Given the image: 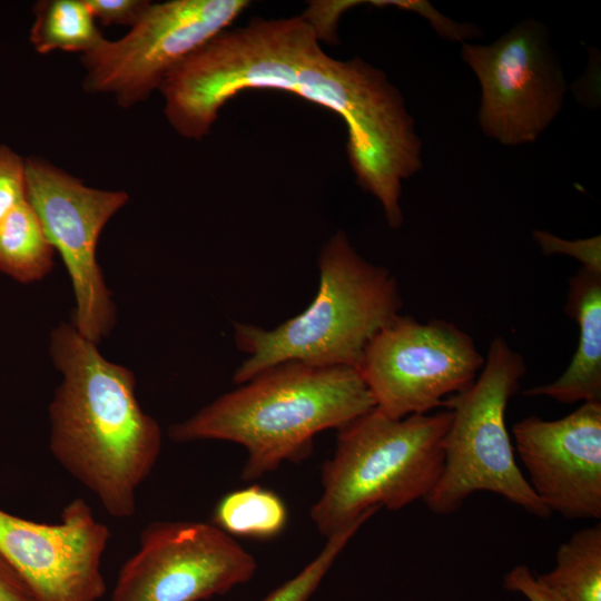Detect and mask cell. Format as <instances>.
Segmentation results:
<instances>
[{
  "label": "cell",
  "instance_id": "cell-9",
  "mask_svg": "<svg viewBox=\"0 0 601 601\" xmlns=\"http://www.w3.org/2000/svg\"><path fill=\"white\" fill-rule=\"evenodd\" d=\"M461 57L479 80V124L487 137L530 144L560 114L566 83L542 23L520 21L490 45L464 42Z\"/></svg>",
  "mask_w": 601,
  "mask_h": 601
},
{
  "label": "cell",
  "instance_id": "cell-10",
  "mask_svg": "<svg viewBox=\"0 0 601 601\" xmlns=\"http://www.w3.org/2000/svg\"><path fill=\"white\" fill-rule=\"evenodd\" d=\"M27 199L69 273L73 326L98 344L115 325L116 309L96 259L106 224L129 199L124 190L89 187L41 158H26Z\"/></svg>",
  "mask_w": 601,
  "mask_h": 601
},
{
  "label": "cell",
  "instance_id": "cell-24",
  "mask_svg": "<svg viewBox=\"0 0 601 601\" xmlns=\"http://www.w3.org/2000/svg\"><path fill=\"white\" fill-rule=\"evenodd\" d=\"M95 20L104 26L131 28L146 11L148 0H85Z\"/></svg>",
  "mask_w": 601,
  "mask_h": 601
},
{
  "label": "cell",
  "instance_id": "cell-13",
  "mask_svg": "<svg viewBox=\"0 0 601 601\" xmlns=\"http://www.w3.org/2000/svg\"><path fill=\"white\" fill-rule=\"evenodd\" d=\"M532 490L566 519L601 518V402L558 420L531 415L513 425Z\"/></svg>",
  "mask_w": 601,
  "mask_h": 601
},
{
  "label": "cell",
  "instance_id": "cell-25",
  "mask_svg": "<svg viewBox=\"0 0 601 601\" xmlns=\"http://www.w3.org/2000/svg\"><path fill=\"white\" fill-rule=\"evenodd\" d=\"M504 587L522 593L529 601H559L525 565H518L504 579Z\"/></svg>",
  "mask_w": 601,
  "mask_h": 601
},
{
  "label": "cell",
  "instance_id": "cell-8",
  "mask_svg": "<svg viewBox=\"0 0 601 601\" xmlns=\"http://www.w3.org/2000/svg\"><path fill=\"white\" fill-rule=\"evenodd\" d=\"M249 7L246 0H170L148 6L129 32L104 39L81 57L82 88L130 108L147 100L166 76L224 32Z\"/></svg>",
  "mask_w": 601,
  "mask_h": 601
},
{
  "label": "cell",
  "instance_id": "cell-1",
  "mask_svg": "<svg viewBox=\"0 0 601 601\" xmlns=\"http://www.w3.org/2000/svg\"><path fill=\"white\" fill-rule=\"evenodd\" d=\"M246 89L287 91L339 115L357 183L378 200L388 225L403 220L402 181L422 168V144L402 95L382 70L361 58L326 55L302 16L256 18L211 39L159 87L168 122L194 140Z\"/></svg>",
  "mask_w": 601,
  "mask_h": 601
},
{
  "label": "cell",
  "instance_id": "cell-22",
  "mask_svg": "<svg viewBox=\"0 0 601 601\" xmlns=\"http://www.w3.org/2000/svg\"><path fill=\"white\" fill-rule=\"evenodd\" d=\"M26 198V159L0 145V220Z\"/></svg>",
  "mask_w": 601,
  "mask_h": 601
},
{
  "label": "cell",
  "instance_id": "cell-16",
  "mask_svg": "<svg viewBox=\"0 0 601 601\" xmlns=\"http://www.w3.org/2000/svg\"><path fill=\"white\" fill-rule=\"evenodd\" d=\"M538 578L559 601H601V525L573 533L558 549L555 568Z\"/></svg>",
  "mask_w": 601,
  "mask_h": 601
},
{
  "label": "cell",
  "instance_id": "cell-14",
  "mask_svg": "<svg viewBox=\"0 0 601 601\" xmlns=\"http://www.w3.org/2000/svg\"><path fill=\"white\" fill-rule=\"evenodd\" d=\"M565 312L579 328L577 349L555 381L528 388L526 396L561 403L601 402V275L580 268L569 280Z\"/></svg>",
  "mask_w": 601,
  "mask_h": 601
},
{
  "label": "cell",
  "instance_id": "cell-5",
  "mask_svg": "<svg viewBox=\"0 0 601 601\" xmlns=\"http://www.w3.org/2000/svg\"><path fill=\"white\" fill-rule=\"evenodd\" d=\"M451 420L447 408L392 418L374 407L341 427L311 510L319 533L328 538L368 512L424 500L441 476Z\"/></svg>",
  "mask_w": 601,
  "mask_h": 601
},
{
  "label": "cell",
  "instance_id": "cell-19",
  "mask_svg": "<svg viewBox=\"0 0 601 601\" xmlns=\"http://www.w3.org/2000/svg\"><path fill=\"white\" fill-rule=\"evenodd\" d=\"M375 512H370L327 538L319 554L298 574L262 601H308L348 541Z\"/></svg>",
  "mask_w": 601,
  "mask_h": 601
},
{
  "label": "cell",
  "instance_id": "cell-23",
  "mask_svg": "<svg viewBox=\"0 0 601 601\" xmlns=\"http://www.w3.org/2000/svg\"><path fill=\"white\" fill-rule=\"evenodd\" d=\"M361 3H365V1H312L302 17L312 26L319 41L336 42V27L339 17Z\"/></svg>",
  "mask_w": 601,
  "mask_h": 601
},
{
  "label": "cell",
  "instance_id": "cell-2",
  "mask_svg": "<svg viewBox=\"0 0 601 601\" xmlns=\"http://www.w3.org/2000/svg\"><path fill=\"white\" fill-rule=\"evenodd\" d=\"M50 354L62 374L49 405L50 451L110 516L131 518L136 491L160 454L159 424L140 407L134 373L73 325L52 331Z\"/></svg>",
  "mask_w": 601,
  "mask_h": 601
},
{
  "label": "cell",
  "instance_id": "cell-12",
  "mask_svg": "<svg viewBox=\"0 0 601 601\" xmlns=\"http://www.w3.org/2000/svg\"><path fill=\"white\" fill-rule=\"evenodd\" d=\"M109 529L88 503H68L58 523L35 522L0 509V553L33 601H98L106 593L101 559Z\"/></svg>",
  "mask_w": 601,
  "mask_h": 601
},
{
  "label": "cell",
  "instance_id": "cell-4",
  "mask_svg": "<svg viewBox=\"0 0 601 601\" xmlns=\"http://www.w3.org/2000/svg\"><path fill=\"white\" fill-rule=\"evenodd\" d=\"M319 286L311 305L273 329L235 324V344L247 358L233 381L244 384L277 364L357 367L373 336L400 315L397 282L363 258L342 230L318 256Z\"/></svg>",
  "mask_w": 601,
  "mask_h": 601
},
{
  "label": "cell",
  "instance_id": "cell-21",
  "mask_svg": "<svg viewBox=\"0 0 601 601\" xmlns=\"http://www.w3.org/2000/svg\"><path fill=\"white\" fill-rule=\"evenodd\" d=\"M368 3L380 8L396 7L420 14L427 20L436 33L450 41L464 43L469 39L481 36V30L476 26L467 22H456L441 13L425 0H372Z\"/></svg>",
  "mask_w": 601,
  "mask_h": 601
},
{
  "label": "cell",
  "instance_id": "cell-11",
  "mask_svg": "<svg viewBox=\"0 0 601 601\" xmlns=\"http://www.w3.org/2000/svg\"><path fill=\"white\" fill-rule=\"evenodd\" d=\"M255 558L214 523L156 521L121 566L110 601H201L247 582Z\"/></svg>",
  "mask_w": 601,
  "mask_h": 601
},
{
  "label": "cell",
  "instance_id": "cell-20",
  "mask_svg": "<svg viewBox=\"0 0 601 601\" xmlns=\"http://www.w3.org/2000/svg\"><path fill=\"white\" fill-rule=\"evenodd\" d=\"M533 239L545 256L566 255L582 264L583 269L601 275V237L568 240L545 230H533Z\"/></svg>",
  "mask_w": 601,
  "mask_h": 601
},
{
  "label": "cell",
  "instance_id": "cell-17",
  "mask_svg": "<svg viewBox=\"0 0 601 601\" xmlns=\"http://www.w3.org/2000/svg\"><path fill=\"white\" fill-rule=\"evenodd\" d=\"M104 39L85 0H45L35 6L29 40L38 53L61 50L83 55Z\"/></svg>",
  "mask_w": 601,
  "mask_h": 601
},
{
  "label": "cell",
  "instance_id": "cell-26",
  "mask_svg": "<svg viewBox=\"0 0 601 601\" xmlns=\"http://www.w3.org/2000/svg\"><path fill=\"white\" fill-rule=\"evenodd\" d=\"M0 601H33L32 593L26 582L1 553Z\"/></svg>",
  "mask_w": 601,
  "mask_h": 601
},
{
  "label": "cell",
  "instance_id": "cell-18",
  "mask_svg": "<svg viewBox=\"0 0 601 601\" xmlns=\"http://www.w3.org/2000/svg\"><path fill=\"white\" fill-rule=\"evenodd\" d=\"M287 518L284 501L255 484L223 496L215 506L213 521L229 535L264 540L282 533Z\"/></svg>",
  "mask_w": 601,
  "mask_h": 601
},
{
  "label": "cell",
  "instance_id": "cell-15",
  "mask_svg": "<svg viewBox=\"0 0 601 601\" xmlns=\"http://www.w3.org/2000/svg\"><path fill=\"white\" fill-rule=\"evenodd\" d=\"M55 248L26 198L0 220V270L20 283L42 279L53 266Z\"/></svg>",
  "mask_w": 601,
  "mask_h": 601
},
{
  "label": "cell",
  "instance_id": "cell-6",
  "mask_svg": "<svg viewBox=\"0 0 601 601\" xmlns=\"http://www.w3.org/2000/svg\"><path fill=\"white\" fill-rule=\"evenodd\" d=\"M525 373L523 356L496 336L473 384L446 398L444 406L452 420L444 440L441 476L424 499L431 511L451 514L471 494L486 491L533 515L552 514L516 465L505 423L508 404Z\"/></svg>",
  "mask_w": 601,
  "mask_h": 601
},
{
  "label": "cell",
  "instance_id": "cell-7",
  "mask_svg": "<svg viewBox=\"0 0 601 601\" xmlns=\"http://www.w3.org/2000/svg\"><path fill=\"white\" fill-rule=\"evenodd\" d=\"M485 363L473 338L444 319L397 315L366 345L357 370L392 418L426 414L470 387Z\"/></svg>",
  "mask_w": 601,
  "mask_h": 601
},
{
  "label": "cell",
  "instance_id": "cell-3",
  "mask_svg": "<svg viewBox=\"0 0 601 601\" xmlns=\"http://www.w3.org/2000/svg\"><path fill=\"white\" fill-rule=\"evenodd\" d=\"M375 407L358 370L288 361L257 374L169 428L175 442L221 440L243 445L242 477L253 481L283 462L307 457L314 436Z\"/></svg>",
  "mask_w": 601,
  "mask_h": 601
}]
</instances>
